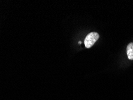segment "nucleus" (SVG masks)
<instances>
[{"label":"nucleus","instance_id":"obj_1","mask_svg":"<svg viewBox=\"0 0 133 100\" xmlns=\"http://www.w3.org/2000/svg\"><path fill=\"white\" fill-rule=\"evenodd\" d=\"M99 36L97 32H92L87 35L85 39V45L87 48H90L95 44L99 38Z\"/></svg>","mask_w":133,"mask_h":100},{"label":"nucleus","instance_id":"obj_2","mask_svg":"<svg viewBox=\"0 0 133 100\" xmlns=\"http://www.w3.org/2000/svg\"><path fill=\"white\" fill-rule=\"evenodd\" d=\"M127 56L129 59L133 60V43H131L127 48Z\"/></svg>","mask_w":133,"mask_h":100},{"label":"nucleus","instance_id":"obj_3","mask_svg":"<svg viewBox=\"0 0 133 100\" xmlns=\"http://www.w3.org/2000/svg\"><path fill=\"white\" fill-rule=\"evenodd\" d=\"M79 44H82V42H79Z\"/></svg>","mask_w":133,"mask_h":100}]
</instances>
